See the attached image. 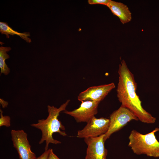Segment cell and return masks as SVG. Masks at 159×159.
I'll return each instance as SVG.
<instances>
[{"label":"cell","mask_w":159,"mask_h":159,"mask_svg":"<svg viewBox=\"0 0 159 159\" xmlns=\"http://www.w3.org/2000/svg\"><path fill=\"white\" fill-rule=\"evenodd\" d=\"M108 129L104 135L105 141L111 135L121 129L131 120H138L137 117L129 110L121 105L110 116Z\"/></svg>","instance_id":"obj_4"},{"label":"cell","mask_w":159,"mask_h":159,"mask_svg":"<svg viewBox=\"0 0 159 159\" xmlns=\"http://www.w3.org/2000/svg\"><path fill=\"white\" fill-rule=\"evenodd\" d=\"M47 159H60L53 152L52 149H49Z\"/></svg>","instance_id":"obj_15"},{"label":"cell","mask_w":159,"mask_h":159,"mask_svg":"<svg viewBox=\"0 0 159 159\" xmlns=\"http://www.w3.org/2000/svg\"><path fill=\"white\" fill-rule=\"evenodd\" d=\"M104 135L84 138L87 146L85 159H107L108 151L105 146Z\"/></svg>","instance_id":"obj_8"},{"label":"cell","mask_w":159,"mask_h":159,"mask_svg":"<svg viewBox=\"0 0 159 159\" xmlns=\"http://www.w3.org/2000/svg\"><path fill=\"white\" fill-rule=\"evenodd\" d=\"M70 101L69 100H67L58 108L54 106L48 105L47 110L48 115L47 118L45 119L39 120L37 123L31 125V126L41 130L42 136L39 143L40 144L45 142V150L48 149L49 145L50 143L55 144L61 143L60 141L53 138L52 135L54 133H58L63 136L67 135L65 131L61 130H64L65 127L59 120L58 117L61 112L66 110V107Z\"/></svg>","instance_id":"obj_2"},{"label":"cell","mask_w":159,"mask_h":159,"mask_svg":"<svg viewBox=\"0 0 159 159\" xmlns=\"http://www.w3.org/2000/svg\"><path fill=\"white\" fill-rule=\"evenodd\" d=\"M0 102L3 108L6 107L8 104V103L7 102L4 101L1 99H0Z\"/></svg>","instance_id":"obj_17"},{"label":"cell","mask_w":159,"mask_h":159,"mask_svg":"<svg viewBox=\"0 0 159 159\" xmlns=\"http://www.w3.org/2000/svg\"><path fill=\"white\" fill-rule=\"evenodd\" d=\"M119 80L116 90L117 96L122 106L131 111L141 122L153 124L155 118L142 107L141 102L137 95V84L133 74L128 69L125 60L119 65Z\"/></svg>","instance_id":"obj_1"},{"label":"cell","mask_w":159,"mask_h":159,"mask_svg":"<svg viewBox=\"0 0 159 159\" xmlns=\"http://www.w3.org/2000/svg\"><path fill=\"white\" fill-rule=\"evenodd\" d=\"M159 131L156 127L148 133L143 134L133 130L128 137V146L133 152L138 155H146L149 157H159V142L155 133Z\"/></svg>","instance_id":"obj_3"},{"label":"cell","mask_w":159,"mask_h":159,"mask_svg":"<svg viewBox=\"0 0 159 159\" xmlns=\"http://www.w3.org/2000/svg\"><path fill=\"white\" fill-rule=\"evenodd\" d=\"M11 133L13 146L16 150L19 159H36L35 154L31 150L27 134L22 130H12Z\"/></svg>","instance_id":"obj_6"},{"label":"cell","mask_w":159,"mask_h":159,"mask_svg":"<svg viewBox=\"0 0 159 159\" xmlns=\"http://www.w3.org/2000/svg\"><path fill=\"white\" fill-rule=\"evenodd\" d=\"M113 14L117 16L121 23L125 24L130 21L131 13L127 6L121 2L110 0L107 5Z\"/></svg>","instance_id":"obj_10"},{"label":"cell","mask_w":159,"mask_h":159,"mask_svg":"<svg viewBox=\"0 0 159 159\" xmlns=\"http://www.w3.org/2000/svg\"><path fill=\"white\" fill-rule=\"evenodd\" d=\"M11 49L10 47H0V74L3 73L5 75H8L10 72V69L6 64L5 60L9 58V56L7 53Z\"/></svg>","instance_id":"obj_12"},{"label":"cell","mask_w":159,"mask_h":159,"mask_svg":"<svg viewBox=\"0 0 159 159\" xmlns=\"http://www.w3.org/2000/svg\"><path fill=\"white\" fill-rule=\"evenodd\" d=\"M110 0H88V2L91 5L95 4H101L107 6Z\"/></svg>","instance_id":"obj_14"},{"label":"cell","mask_w":159,"mask_h":159,"mask_svg":"<svg viewBox=\"0 0 159 159\" xmlns=\"http://www.w3.org/2000/svg\"><path fill=\"white\" fill-rule=\"evenodd\" d=\"M0 32L2 34L6 35L7 38H9V35H16L19 36L28 43H30L32 42L31 39L29 37L30 36L29 32H19L14 30L6 22H0Z\"/></svg>","instance_id":"obj_11"},{"label":"cell","mask_w":159,"mask_h":159,"mask_svg":"<svg viewBox=\"0 0 159 159\" xmlns=\"http://www.w3.org/2000/svg\"><path fill=\"white\" fill-rule=\"evenodd\" d=\"M49 149L47 150H45L41 155L37 158L36 159H47Z\"/></svg>","instance_id":"obj_16"},{"label":"cell","mask_w":159,"mask_h":159,"mask_svg":"<svg viewBox=\"0 0 159 159\" xmlns=\"http://www.w3.org/2000/svg\"><path fill=\"white\" fill-rule=\"evenodd\" d=\"M109 124V119L103 117L97 118L94 116L83 128L77 131V137L85 138L104 134L108 129Z\"/></svg>","instance_id":"obj_5"},{"label":"cell","mask_w":159,"mask_h":159,"mask_svg":"<svg viewBox=\"0 0 159 159\" xmlns=\"http://www.w3.org/2000/svg\"><path fill=\"white\" fill-rule=\"evenodd\" d=\"M115 87L113 82L90 87L80 92L77 97L81 101H92L100 102Z\"/></svg>","instance_id":"obj_9"},{"label":"cell","mask_w":159,"mask_h":159,"mask_svg":"<svg viewBox=\"0 0 159 159\" xmlns=\"http://www.w3.org/2000/svg\"><path fill=\"white\" fill-rule=\"evenodd\" d=\"M79 108L72 111L66 110L63 112L73 117L77 122H89L98 112L100 102L85 101H82Z\"/></svg>","instance_id":"obj_7"},{"label":"cell","mask_w":159,"mask_h":159,"mask_svg":"<svg viewBox=\"0 0 159 159\" xmlns=\"http://www.w3.org/2000/svg\"><path fill=\"white\" fill-rule=\"evenodd\" d=\"M3 111L0 110V127L5 126L7 127H9L11 125V118L8 116H4L3 115Z\"/></svg>","instance_id":"obj_13"}]
</instances>
